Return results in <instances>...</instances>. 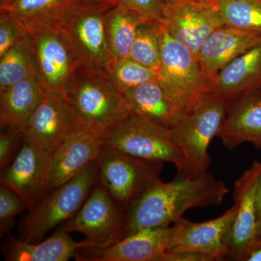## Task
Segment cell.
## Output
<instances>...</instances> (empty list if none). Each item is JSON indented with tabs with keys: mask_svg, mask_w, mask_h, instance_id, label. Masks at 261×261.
I'll return each instance as SVG.
<instances>
[{
	"mask_svg": "<svg viewBox=\"0 0 261 261\" xmlns=\"http://www.w3.org/2000/svg\"><path fill=\"white\" fill-rule=\"evenodd\" d=\"M170 226L147 228L106 248H84L75 258L85 261H162L169 245Z\"/></svg>",
	"mask_w": 261,
	"mask_h": 261,
	"instance_id": "cell-16",
	"label": "cell"
},
{
	"mask_svg": "<svg viewBox=\"0 0 261 261\" xmlns=\"http://www.w3.org/2000/svg\"><path fill=\"white\" fill-rule=\"evenodd\" d=\"M29 35L36 78L42 93L63 95L82 62L76 51L59 25L41 29Z\"/></svg>",
	"mask_w": 261,
	"mask_h": 261,
	"instance_id": "cell-10",
	"label": "cell"
},
{
	"mask_svg": "<svg viewBox=\"0 0 261 261\" xmlns=\"http://www.w3.org/2000/svg\"><path fill=\"white\" fill-rule=\"evenodd\" d=\"M261 161H254L234 183L236 214L225 238L226 258L246 261L261 238Z\"/></svg>",
	"mask_w": 261,
	"mask_h": 261,
	"instance_id": "cell-7",
	"label": "cell"
},
{
	"mask_svg": "<svg viewBox=\"0 0 261 261\" xmlns=\"http://www.w3.org/2000/svg\"><path fill=\"white\" fill-rule=\"evenodd\" d=\"M28 209L25 202L15 192L0 186V237L5 238L15 226L18 215Z\"/></svg>",
	"mask_w": 261,
	"mask_h": 261,
	"instance_id": "cell-30",
	"label": "cell"
},
{
	"mask_svg": "<svg viewBox=\"0 0 261 261\" xmlns=\"http://www.w3.org/2000/svg\"><path fill=\"white\" fill-rule=\"evenodd\" d=\"M132 114L171 128L181 113L159 80L149 81L123 93Z\"/></svg>",
	"mask_w": 261,
	"mask_h": 261,
	"instance_id": "cell-22",
	"label": "cell"
},
{
	"mask_svg": "<svg viewBox=\"0 0 261 261\" xmlns=\"http://www.w3.org/2000/svg\"><path fill=\"white\" fill-rule=\"evenodd\" d=\"M15 0H0V8H3V7L11 4Z\"/></svg>",
	"mask_w": 261,
	"mask_h": 261,
	"instance_id": "cell-35",
	"label": "cell"
},
{
	"mask_svg": "<svg viewBox=\"0 0 261 261\" xmlns=\"http://www.w3.org/2000/svg\"><path fill=\"white\" fill-rule=\"evenodd\" d=\"M261 88V42L229 63L209 82L207 94L232 102Z\"/></svg>",
	"mask_w": 261,
	"mask_h": 261,
	"instance_id": "cell-20",
	"label": "cell"
},
{
	"mask_svg": "<svg viewBox=\"0 0 261 261\" xmlns=\"http://www.w3.org/2000/svg\"><path fill=\"white\" fill-rule=\"evenodd\" d=\"M159 23L197 60L207 38L225 25L214 2L197 0H176L166 4Z\"/></svg>",
	"mask_w": 261,
	"mask_h": 261,
	"instance_id": "cell-12",
	"label": "cell"
},
{
	"mask_svg": "<svg viewBox=\"0 0 261 261\" xmlns=\"http://www.w3.org/2000/svg\"><path fill=\"white\" fill-rule=\"evenodd\" d=\"M246 261H261V240L247 255Z\"/></svg>",
	"mask_w": 261,
	"mask_h": 261,
	"instance_id": "cell-34",
	"label": "cell"
},
{
	"mask_svg": "<svg viewBox=\"0 0 261 261\" xmlns=\"http://www.w3.org/2000/svg\"><path fill=\"white\" fill-rule=\"evenodd\" d=\"M106 74L121 94L149 81L159 80L157 73L130 58L109 62Z\"/></svg>",
	"mask_w": 261,
	"mask_h": 261,
	"instance_id": "cell-29",
	"label": "cell"
},
{
	"mask_svg": "<svg viewBox=\"0 0 261 261\" xmlns=\"http://www.w3.org/2000/svg\"><path fill=\"white\" fill-rule=\"evenodd\" d=\"M84 248H90L85 240L77 243L69 232L61 228L50 238L38 243L24 241L9 233L2 244V252L8 261H66Z\"/></svg>",
	"mask_w": 261,
	"mask_h": 261,
	"instance_id": "cell-21",
	"label": "cell"
},
{
	"mask_svg": "<svg viewBox=\"0 0 261 261\" xmlns=\"http://www.w3.org/2000/svg\"><path fill=\"white\" fill-rule=\"evenodd\" d=\"M95 1L106 2V3H112V4L116 5L114 0H95Z\"/></svg>",
	"mask_w": 261,
	"mask_h": 261,
	"instance_id": "cell-36",
	"label": "cell"
},
{
	"mask_svg": "<svg viewBox=\"0 0 261 261\" xmlns=\"http://www.w3.org/2000/svg\"><path fill=\"white\" fill-rule=\"evenodd\" d=\"M228 192L226 184L207 171L194 178L178 174L169 182L157 178L127 210L125 237L168 227L190 209L221 205Z\"/></svg>",
	"mask_w": 261,
	"mask_h": 261,
	"instance_id": "cell-1",
	"label": "cell"
},
{
	"mask_svg": "<svg viewBox=\"0 0 261 261\" xmlns=\"http://www.w3.org/2000/svg\"><path fill=\"white\" fill-rule=\"evenodd\" d=\"M32 77H36V68L28 34L0 57V92Z\"/></svg>",
	"mask_w": 261,
	"mask_h": 261,
	"instance_id": "cell-26",
	"label": "cell"
},
{
	"mask_svg": "<svg viewBox=\"0 0 261 261\" xmlns=\"http://www.w3.org/2000/svg\"><path fill=\"white\" fill-rule=\"evenodd\" d=\"M97 178V161L75 178L48 192L20 223L18 238L38 243L53 228L71 219L83 205Z\"/></svg>",
	"mask_w": 261,
	"mask_h": 261,
	"instance_id": "cell-4",
	"label": "cell"
},
{
	"mask_svg": "<svg viewBox=\"0 0 261 261\" xmlns=\"http://www.w3.org/2000/svg\"><path fill=\"white\" fill-rule=\"evenodd\" d=\"M143 23L145 21L138 16L118 5L111 8L106 19L110 61L129 58L136 35Z\"/></svg>",
	"mask_w": 261,
	"mask_h": 261,
	"instance_id": "cell-25",
	"label": "cell"
},
{
	"mask_svg": "<svg viewBox=\"0 0 261 261\" xmlns=\"http://www.w3.org/2000/svg\"><path fill=\"white\" fill-rule=\"evenodd\" d=\"M103 143L139 159L172 163L178 173L183 170V158L171 128L132 113L103 135Z\"/></svg>",
	"mask_w": 261,
	"mask_h": 261,
	"instance_id": "cell-6",
	"label": "cell"
},
{
	"mask_svg": "<svg viewBox=\"0 0 261 261\" xmlns=\"http://www.w3.org/2000/svg\"><path fill=\"white\" fill-rule=\"evenodd\" d=\"M53 154L24 143L18 155L0 175V185L15 192L34 208L49 192Z\"/></svg>",
	"mask_w": 261,
	"mask_h": 261,
	"instance_id": "cell-15",
	"label": "cell"
},
{
	"mask_svg": "<svg viewBox=\"0 0 261 261\" xmlns=\"http://www.w3.org/2000/svg\"><path fill=\"white\" fill-rule=\"evenodd\" d=\"M162 56V29L159 22L140 25L130 49V59L159 73Z\"/></svg>",
	"mask_w": 261,
	"mask_h": 261,
	"instance_id": "cell-27",
	"label": "cell"
},
{
	"mask_svg": "<svg viewBox=\"0 0 261 261\" xmlns=\"http://www.w3.org/2000/svg\"><path fill=\"white\" fill-rule=\"evenodd\" d=\"M161 25L162 56L158 73L159 81L185 116L207 95L208 82L196 57Z\"/></svg>",
	"mask_w": 261,
	"mask_h": 261,
	"instance_id": "cell-5",
	"label": "cell"
},
{
	"mask_svg": "<svg viewBox=\"0 0 261 261\" xmlns=\"http://www.w3.org/2000/svg\"><path fill=\"white\" fill-rule=\"evenodd\" d=\"M24 145L20 129L1 128L0 132V171L13 162Z\"/></svg>",
	"mask_w": 261,
	"mask_h": 261,
	"instance_id": "cell-33",
	"label": "cell"
},
{
	"mask_svg": "<svg viewBox=\"0 0 261 261\" xmlns=\"http://www.w3.org/2000/svg\"><path fill=\"white\" fill-rule=\"evenodd\" d=\"M228 103L214 96H207L197 107L182 117L171 128L175 143L182 154L184 177H199L211 166L208 149L217 137L227 113Z\"/></svg>",
	"mask_w": 261,
	"mask_h": 261,
	"instance_id": "cell-3",
	"label": "cell"
},
{
	"mask_svg": "<svg viewBox=\"0 0 261 261\" xmlns=\"http://www.w3.org/2000/svg\"><path fill=\"white\" fill-rule=\"evenodd\" d=\"M97 163L98 177L126 211L163 169V163L139 159L105 145Z\"/></svg>",
	"mask_w": 261,
	"mask_h": 261,
	"instance_id": "cell-9",
	"label": "cell"
},
{
	"mask_svg": "<svg viewBox=\"0 0 261 261\" xmlns=\"http://www.w3.org/2000/svg\"><path fill=\"white\" fill-rule=\"evenodd\" d=\"M28 33L13 17L0 10V57L18 44Z\"/></svg>",
	"mask_w": 261,
	"mask_h": 261,
	"instance_id": "cell-32",
	"label": "cell"
},
{
	"mask_svg": "<svg viewBox=\"0 0 261 261\" xmlns=\"http://www.w3.org/2000/svg\"><path fill=\"white\" fill-rule=\"evenodd\" d=\"M197 1L205 2V3H212L214 0H197Z\"/></svg>",
	"mask_w": 261,
	"mask_h": 261,
	"instance_id": "cell-38",
	"label": "cell"
},
{
	"mask_svg": "<svg viewBox=\"0 0 261 261\" xmlns=\"http://www.w3.org/2000/svg\"><path fill=\"white\" fill-rule=\"evenodd\" d=\"M80 128L104 135L132 114L103 70L81 62L63 94Z\"/></svg>",
	"mask_w": 261,
	"mask_h": 261,
	"instance_id": "cell-2",
	"label": "cell"
},
{
	"mask_svg": "<svg viewBox=\"0 0 261 261\" xmlns=\"http://www.w3.org/2000/svg\"><path fill=\"white\" fill-rule=\"evenodd\" d=\"M260 42V33L227 25L216 29L198 54L201 70L208 84L225 67Z\"/></svg>",
	"mask_w": 261,
	"mask_h": 261,
	"instance_id": "cell-18",
	"label": "cell"
},
{
	"mask_svg": "<svg viewBox=\"0 0 261 261\" xmlns=\"http://www.w3.org/2000/svg\"><path fill=\"white\" fill-rule=\"evenodd\" d=\"M217 137L228 149L245 142L261 149V88L229 103Z\"/></svg>",
	"mask_w": 261,
	"mask_h": 261,
	"instance_id": "cell-19",
	"label": "cell"
},
{
	"mask_svg": "<svg viewBox=\"0 0 261 261\" xmlns=\"http://www.w3.org/2000/svg\"><path fill=\"white\" fill-rule=\"evenodd\" d=\"M126 222V211L98 177L80 211L59 228L83 233L90 248H106L125 238Z\"/></svg>",
	"mask_w": 261,
	"mask_h": 261,
	"instance_id": "cell-8",
	"label": "cell"
},
{
	"mask_svg": "<svg viewBox=\"0 0 261 261\" xmlns=\"http://www.w3.org/2000/svg\"><path fill=\"white\" fill-rule=\"evenodd\" d=\"M112 3L82 0L59 24L81 61L106 70L111 60L106 19Z\"/></svg>",
	"mask_w": 261,
	"mask_h": 261,
	"instance_id": "cell-11",
	"label": "cell"
},
{
	"mask_svg": "<svg viewBox=\"0 0 261 261\" xmlns=\"http://www.w3.org/2000/svg\"><path fill=\"white\" fill-rule=\"evenodd\" d=\"M225 25L261 34V0H214Z\"/></svg>",
	"mask_w": 261,
	"mask_h": 261,
	"instance_id": "cell-28",
	"label": "cell"
},
{
	"mask_svg": "<svg viewBox=\"0 0 261 261\" xmlns=\"http://www.w3.org/2000/svg\"><path fill=\"white\" fill-rule=\"evenodd\" d=\"M80 128L61 94L42 93V99L27 123L20 128L24 143L51 154Z\"/></svg>",
	"mask_w": 261,
	"mask_h": 261,
	"instance_id": "cell-14",
	"label": "cell"
},
{
	"mask_svg": "<svg viewBox=\"0 0 261 261\" xmlns=\"http://www.w3.org/2000/svg\"><path fill=\"white\" fill-rule=\"evenodd\" d=\"M82 0H15L0 8L28 34L58 25Z\"/></svg>",
	"mask_w": 261,
	"mask_h": 261,
	"instance_id": "cell-23",
	"label": "cell"
},
{
	"mask_svg": "<svg viewBox=\"0 0 261 261\" xmlns=\"http://www.w3.org/2000/svg\"><path fill=\"white\" fill-rule=\"evenodd\" d=\"M36 77L20 81L0 92V127L20 129L42 99Z\"/></svg>",
	"mask_w": 261,
	"mask_h": 261,
	"instance_id": "cell-24",
	"label": "cell"
},
{
	"mask_svg": "<svg viewBox=\"0 0 261 261\" xmlns=\"http://www.w3.org/2000/svg\"><path fill=\"white\" fill-rule=\"evenodd\" d=\"M103 147L102 134L84 128L73 132L53 154L49 192L97 161Z\"/></svg>",
	"mask_w": 261,
	"mask_h": 261,
	"instance_id": "cell-17",
	"label": "cell"
},
{
	"mask_svg": "<svg viewBox=\"0 0 261 261\" xmlns=\"http://www.w3.org/2000/svg\"><path fill=\"white\" fill-rule=\"evenodd\" d=\"M166 4H168V3H173V2L176 1V0H163Z\"/></svg>",
	"mask_w": 261,
	"mask_h": 261,
	"instance_id": "cell-37",
	"label": "cell"
},
{
	"mask_svg": "<svg viewBox=\"0 0 261 261\" xmlns=\"http://www.w3.org/2000/svg\"><path fill=\"white\" fill-rule=\"evenodd\" d=\"M235 214L233 205L219 217L204 222H192L182 218L170 226L167 252L194 254L205 261L224 260L227 255L225 238Z\"/></svg>",
	"mask_w": 261,
	"mask_h": 261,
	"instance_id": "cell-13",
	"label": "cell"
},
{
	"mask_svg": "<svg viewBox=\"0 0 261 261\" xmlns=\"http://www.w3.org/2000/svg\"><path fill=\"white\" fill-rule=\"evenodd\" d=\"M116 5L145 22H160L166 3L163 0H114Z\"/></svg>",
	"mask_w": 261,
	"mask_h": 261,
	"instance_id": "cell-31",
	"label": "cell"
},
{
	"mask_svg": "<svg viewBox=\"0 0 261 261\" xmlns=\"http://www.w3.org/2000/svg\"><path fill=\"white\" fill-rule=\"evenodd\" d=\"M260 210H261V197H260ZM260 240H261V238H260Z\"/></svg>",
	"mask_w": 261,
	"mask_h": 261,
	"instance_id": "cell-39",
	"label": "cell"
}]
</instances>
